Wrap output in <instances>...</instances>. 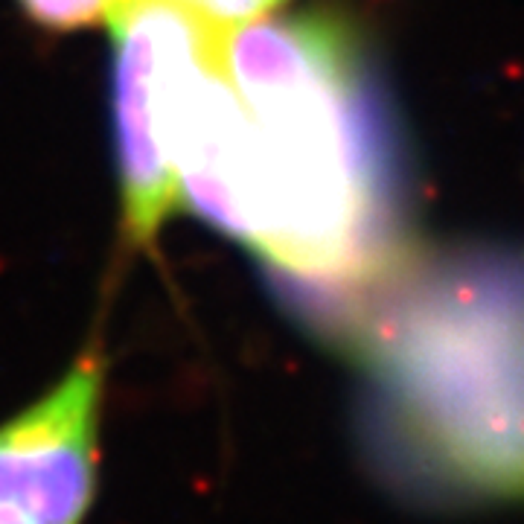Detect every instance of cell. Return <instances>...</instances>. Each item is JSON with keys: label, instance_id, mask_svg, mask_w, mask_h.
Returning <instances> with one entry per match:
<instances>
[{"label": "cell", "instance_id": "obj_1", "mask_svg": "<svg viewBox=\"0 0 524 524\" xmlns=\"http://www.w3.org/2000/svg\"><path fill=\"white\" fill-rule=\"evenodd\" d=\"M222 59L251 120L242 242L297 283L373 280L394 169L352 41L333 21L257 18L225 30Z\"/></svg>", "mask_w": 524, "mask_h": 524}, {"label": "cell", "instance_id": "obj_2", "mask_svg": "<svg viewBox=\"0 0 524 524\" xmlns=\"http://www.w3.org/2000/svg\"><path fill=\"white\" fill-rule=\"evenodd\" d=\"M402 294L370 329L381 379L469 472L524 478V268L466 265Z\"/></svg>", "mask_w": 524, "mask_h": 524}, {"label": "cell", "instance_id": "obj_3", "mask_svg": "<svg viewBox=\"0 0 524 524\" xmlns=\"http://www.w3.org/2000/svg\"><path fill=\"white\" fill-rule=\"evenodd\" d=\"M114 30V111L126 228L152 242L181 201L175 172V111L189 73L222 47L225 30L178 0H126Z\"/></svg>", "mask_w": 524, "mask_h": 524}, {"label": "cell", "instance_id": "obj_4", "mask_svg": "<svg viewBox=\"0 0 524 524\" xmlns=\"http://www.w3.org/2000/svg\"><path fill=\"white\" fill-rule=\"evenodd\" d=\"M102 362L79 355L67 376L0 425V510L23 524H82L99 486Z\"/></svg>", "mask_w": 524, "mask_h": 524}, {"label": "cell", "instance_id": "obj_5", "mask_svg": "<svg viewBox=\"0 0 524 524\" xmlns=\"http://www.w3.org/2000/svg\"><path fill=\"white\" fill-rule=\"evenodd\" d=\"M18 4L47 30H82L111 21L126 0H18Z\"/></svg>", "mask_w": 524, "mask_h": 524}, {"label": "cell", "instance_id": "obj_6", "mask_svg": "<svg viewBox=\"0 0 524 524\" xmlns=\"http://www.w3.org/2000/svg\"><path fill=\"white\" fill-rule=\"evenodd\" d=\"M178 4L216 30H233V26L265 18V12H271L280 0H178Z\"/></svg>", "mask_w": 524, "mask_h": 524}, {"label": "cell", "instance_id": "obj_7", "mask_svg": "<svg viewBox=\"0 0 524 524\" xmlns=\"http://www.w3.org/2000/svg\"><path fill=\"white\" fill-rule=\"evenodd\" d=\"M0 524H23L18 515H12V513H6V510H0Z\"/></svg>", "mask_w": 524, "mask_h": 524}]
</instances>
